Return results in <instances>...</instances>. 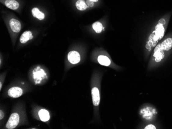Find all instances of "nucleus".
<instances>
[{
	"label": "nucleus",
	"mask_w": 172,
	"mask_h": 129,
	"mask_svg": "<svg viewBox=\"0 0 172 129\" xmlns=\"http://www.w3.org/2000/svg\"><path fill=\"white\" fill-rule=\"evenodd\" d=\"M33 76L36 84H41V81L47 77L46 73L40 66H37L33 70Z\"/></svg>",
	"instance_id": "nucleus-1"
},
{
	"label": "nucleus",
	"mask_w": 172,
	"mask_h": 129,
	"mask_svg": "<svg viewBox=\"0 0 172 129\" xmlns=\"http://www.w3.org/2000/svg\"><path fill=\"white\" fill-rule=\"evenodd\" d=\"M20 121L19 115L17 113H13L10 115L6 125V128L7 129H15L18 126Z\"/></svg>",
	"instance_id": "nucleus-2"
},
{
	"label": "nucleus",
	"mask_w": 172,
	"mask_h": 129,
	"mask_svg": "<svg viewBox=\"0 0 172 129\" xmlns=\"http://www.w3.org/2000/svg\"><path fill=\"white\" fill-rule=\"evenodd\" d=\"M164 31H165V30H164L163 25L158 23L155 27V31L153 32V33H155L154 37L155 40L156 41H158V40L161 39L164 36Z\"/></svg>",
	"instance_id": "nucleus-3"
},
{
	"label": "nucleus",
	"mask_w": 172,
	"mask_h": 129,
	"mask_svg": "<svg viewBox=\"0 0 172 129\" xmlns=\"http://www.w3.org/2000/svg\"><path fill=\"white\" fill-rule=\"evenodd\" d=\"M154 57H155V60L157 62H160L164 58V51L162 49L161 44L156 46L155 48Z\"/></svg>",
	"instance_id": "nucleus-4"
},
{
	"label": "nucleus",
	"mask_w": 172,
	"mask_h": 129,
	"mask_svg": "<svg viewBox=\"0 0 172 129\" xmlns=\"http://www.w3.org/2000/svg\"><path fill=\"white\" fill-rule=\"evenodd\" d=\"M23 94V90L19 87H12L8 91V95L12 98H18L21 96Z\"/></svg>",
	"instance_id": "nucleus-5"
},
{
	"label": "nucleus",
	"mask_w": 172,
	"mask_h": 129,
	"mask_svg": "<svg viewBox=\"0 0 172 129\" xmlns=\"http://www.w3.org/2000/svg\"><path fill=\"white\" fill-rule=\"evenodd\" d=\"M68 58L69 62L73 64L78 63L80 60L79 54L76 51H71L69 52L68 55Z\"/></svg>",
	"instance_id": "nucleus-6"
},
{
	"label": "nucleus",
	"mask_w": 172,
	"mask_h": 129,
	"mask_svg": "<svg viewBox=\"0 0 172 129\" xmlns=\"http://www.w3.org/2000/svg\"><path fill=\"white\" fill-rule=\"evenodd\" d=\"M91 95H92V101L94 106H98L100 102V95L98 88H97L96 87L92 88Z\"/></svg>",
	"instance_id": "nucleus-7"
},
{
	"label": "nucleus",
	"mask_w": 172,
	"mask_h": 129,
	"mask_svg": "<svg viewBox=\"0 0 172 129\" xmlns=\"http://www.w3.org/2000/svg\"><path fill=\"white\" fill-rule=\"evenodd\" d=\"M9 26L12 31L14 33H19L21 30V23L20 21L15 19H12L9 21Z\"/></svg>",
	"instance_id": "nucleus-8"
},
{
	"label": "nucleus",
	"mask_w": 172,
	"mask_h": 129,
	"mask_svg": "<svg viewBox=\"0 0 172 129\" xmlns=\"http://www.w3.org/2000/svg\"><path fill=\"white\" fill-rule=\"evenodd\" d=\"M33 38V34L31 31H26L22 34L20 38V42L24 44L30 40H31Z\"/></svg>",
	"instance_id": "nucleus-9"
},
{
	"label": "nucleus",
	"mask_w": 172,
	"mask_h": 129,
	"mask_svg": "<svg viewBox=\"0 0 172 129\" xmlns=\"http://www.w3.org/2000/svg\"><path fill=\"white\" fill-rule=\"evenodd\" d=\"M38 115L41 121L46 122L49 121L50 118L49 112L45 109H41L38 112Z\"/></svg>",
	"instance_id": "nucleus-10"
},
{
	"label": "nucleus",
	"mask_w": 172,
	"mask_h": 129,
	"mask_svg": "<svg viewBox=\"0 0 172 129\" xmlns=\"http://www.w3.org/2000/svg\"><path fill=\"white\" fill-rule=\"evenodd\" d=\"M5 5L7 8L13 10L17 9L19 7V4L15 0H6Z\"/></svg>",
	"instance_id": "nucleus-11"
},
{
	"label": "nucleus",
	"mask_w": 172,
	"mask_h": 129,
	"mask_svg": "<svg viewBox=\"0 0 172 129\" xmlns=\"http://www.w3.org/2000/svg\"><path fill=\"white\" fill-rule=\"evenodd\" d=\"M161 46L163 51H167L172 48V38H167L161 43Z\"/></svg>",
	"instance_id": "nucleus-12"
},
{
	"label": "nucleus",
	"mask_w": 172,
	"mask_h": 129,
	"mask_svg": "<svg viewBox=\"0 0 172 129\" xmlns=\"http://www.w3.org/2000/svg\"><path fill=\"white\" fill-rule=\"evenodd\" d=\"M97 60H98V63L102 66H110V64H111L110 59H109L106 56H103V55H100V56H98Z\"/></svg>",
	"instance_id": "nucleus-13"
},
{
	"label": "nucleus",
	"mask_w": 172,
	"mask_h": 129,
	"mask_svg": "<svg viewBox=\"0 0 172 129\" xmlns=\"http://www.w3.org/2000/svg\"><path fill=\"white\" fill-rule=\"evenodd\" d=\"M32 15L35 18H37L40 20H43L45 17L44 13L40 12L37 8H34L31 10Z\"/></svg>",
	"instance_id": "nucleus-14"
},
{
	"label": "nucleus",
	"mask_w": 172,
	"mask_h": 129,
	"mask_svg": "<svg viewBox=\"0 0 172 129\" xmlns=\"http://www.w3.org/2000/svg\"><path fill=\"white\" fill-rule=\"evenodd\" d=\"M76 6L78 10L81 11L86 10L87 8V4L84 0H78L76 3Z\"/></svg>",
	"instance_id": "nucleus-15"
},
{
	"label": "nucleus",
	"mask_w": 172,
	"mask_h": 129,
	"mask_svg": "<svg viewBox=\"0 0 172 129\" xmlns=\"http://www.w3.org/2000/svg\"><path fill=\"white\" fill-rule=\"evenodd\" d=\"M92 27L97 33H100L103 28V25L99 22H96L94 23L92 25Z\"/></svg>",
	"instance_id": "nucleus-16"
},
{
	"label": "nucleus",
	"mask_w": 172,
	"mask_h": 129,
	"mask_svg": "<svg viewBox=\"0 0 172 129\" xmlns=\"http://www.w3.org/2000/svg\"><path fill=\"white\" fill-rule=\"evenodd\" d=\"M86 4H87V5L89 7H93L94 5V2H92L91 1H90V0H87V1H86Z\"/></svg>",
	"instance_id": "nucleus-17"
},
{
	"label": "nucleus",
	"mask_w": 172,
	"mask_h": 129,
	"mask_svg": "<svg viewBox=\"0 0 172 129\" xmlns=\"http://www.w3.org/2000/svg\"><path fill=\"white\" fill-rule=\"evenodd\" d=\"M145 129H156V127L152 124H149L144 128Z\"/></svg>",
	"instance_id": "nucleus-18"
},
{
	"label": "nucleus",
	"mask_w": 172,
	"mask_h": 129,
	"mask_svg": "<svg viewBox=\"0 0 172 129\" xmlns=\"http://www.w3.org/2000/svg\"><path fill=\"white\" fill-rule=\"evenodd\" d=\"M159 23L164 25L166 24V20H164V19H161L160 20H159Z\"/></svg>",
	"instance_id": "nucleus-19"
},
{
	"label": "nucleus",
	"mask_w": 172,
	"mask_h": 129,
	"mask_svg": "<svg viewBox=\"0 0 172 129\" xmlns=\"http://www.w3.org/2000/svg\"><path fill=\"white\" fill-rule=\"evenodd\" d=\"M4 116V112L2 111V110H1V111H0V119H3V118Z\"/></svg>",
	"instance_id": "nucleus-20"
},
{
	"label": "nucleus",
	"mask_w": 172,
	"mask_h": 129,
	"mask_svg": "<svg viewBox=\"0 0 172 129\" xmlns=\"http://www.w3.org/2000/svg\"><path fill=\"white\" fill-rule=\"evenodd\" d=\"M90 1H91L93 2H97L98 1V0H90Z\"/></svg>",
	"instance_id": "nucleus-21"
},
{
	"label": "nucleus",
	"mask_w": 172,
	"mask_h": 129,
	"mask_svg": "<svg viewBox=\"0 0 172 129\" xmlns=\"http://www.w3.org/2000/svg\"><path fill=\"white\" fill-rule=\"evenodd\" d=\"M1 88H2V83L1 82V84H0V89L1 90Z\"/></svg>",
	"instance_id": "nucleus-22"
}]
</instances>
